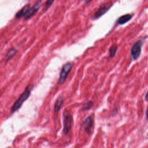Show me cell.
<instances>
[{
    "label": "cell",
    "instance_id": "cell-1",
    "mask_svg": "<svg viewBox=\"0 0 148 148\" xmlns=\"http://www.w3.org/2000/svg\"><path fill=\"white\" fill-rule=\"evenodd\" d=\"M31 94V90L28 87H27L25 90L22 92V94L20 95L18 99L16 101V102L13 103L12 106L11 107L10 111L12 113H14L18 110L20 107L22 106L23 103L28 98Z\"/></svg>",
    "mask_w": 148,
    "mask_h": 148
},
{
    "label": "cell",
    "instance_id": "cell-2",
    "mask_svg": "<svg viewBox=\"0 0 148 148\" xmlns=\"http://www.w3.org/2000/svg\"><path fill=\"white\" fill-rule=\"evenodd\" d=\"M72 66L73 64L71 62H66L62 66L60 74V77L58 80V84L59 85H62L65 82L68 74L72 68Z\"/></svg>",
    "mask_w": 148,
    "mask_h": 148
},
{
    "label": "cell",
    "instance_id": "cell-3",
    "mask_svg": "<svg viewBox=\"0 0 148 148\" xmlns=\"http://www.w3.org/2000/svg\"><path fill=\"white\" fill-rule=\"evenodd\" d=\"M142 45H143L142 40H138L136 42H135L132 45L131 49L130 54L133 60H136L140 57L141 54Z\"/></svg>",
    "mask_w": 148,
    "mask_h": 148
},
{
    "label": "cell",
    "instance_id": "cell-4",
    "mask_svg": "<svg viewBox=\"0 0 148 148\" xmlns=\"http://www.w3.org/2000/svg\"><path fill=\"white\" fill-rule=\"evenodd\" d=\"M113 3L111 1L106 2L100 5L97 10L94 13L92 18L94 19H97L105 14L112 6Z\"/></svg>",
    "mask_w": 148,
    "mask_h": 148
},
{
    "label": "cell",
    "instance_id": "cell-5",
    "mask_svg": "<svg viewBox=\"0 0 148 148\" xmlns=\"http://www.w3.org/2000/svg\"><path fill=\"white\" fill-rule=\"evenodd\" d=\"M72 124V117L68 111H65L63 113V133L67 134L71 128Z\"/></svg>",
    "mask_w": 148,
    "mask_h": 148
},
{
    "label": "cell",
    "instance_id": "cell-6",
    "mask_svg": "<svg viewBox=\"0 0 148 148\" xmlns=\"http://www.w3.org/2000/svg\"><path fill=\"white\" fill-rule=\"evenodd\" d=\"M41 5H42V1L39 0L37 2H36L32 7L29 8L26 13L24 16V19L28 20L31 18L32 16H34L36 13V12L39 10V8L41 6Z\"/></svg>",
    "mask_w": 148,
    "mask_h": 148
},
{
    "label": "cell",
    "instance_id": "cell-7",
    "mask_svg": "<svg viewBox=\"0 0 148 148\" xmlns=\"http://www.w3.org/2000/svg\"><path fill=\"white\" fill-rule=\"evenodd\" d=\"M93 125V119L91 116H88L86 117L82 123V127L84 130V131L87 133L90 134L91 129Z\"/></svg>",
    "mask_w": 148,
    "mask_h": 148
},
{
    "label": "cell",
    "instance_id": "cell-8",
    "mask_svg": "<svg viewBox=\"0 0 148 148\" xmlns=\"http://www.w3.org/2000/svg\"><path fill=\"white\" fill-rule=\"evenodd\" d=\"M132 16H133V15L131 14H130V13L122 15L120 17L118 18V19L116 21V23L119 25L124 24L127 23V22L130 21L131 20Z\"/></svg>",
    "mask_w": 148,
    "mask_h": 148
},
{
    "label": "cell",
    "instance_id": "cell-9",
    "mask_svg": "<svg viewBox=\"0 0 148 148\" xmlns=\"http://www.w3.org/2000/svg\"><path fill=\"white\" fill-rule=\"evenodd\" d=\"M63 102H64V98L62 96H60L56 100L55 104H54V110L55 113H58L59 112V110H60V109L62 105Z\"/></svg>",
    "mask_w": 148,
    "mask_h": 148
},
{
    "label": "cell",
    "instance_id": "cell-10",
    "mask_svg": "<svg viewBox=\"0 0 148 148\" xmlns=\"http://www.w3.org/2000/svg\"><path fill=\"white\" fill-rule=\"evenodd\" d=\"M17 50L14 48H12L11 49H10L5 54V59L6 61H8L9 60H10L11 58H12L17 53Z\"/></svg>",
    "mask_w": 148,
    "mask_h": 148
},
{
    "label": "cell",
    "instance_id": "cell-11",
    "mask_svg": "<svg viewBox=\"0 0 148 148\" xmlns=\"http://www.w3.org/2000/svg\"><path fill=\"white\" fill-rule=\"evenodd\" d=\"M29 6L28 5H25V6H24L21 10H20L16 14V16L15 17L17 18H19L23 16H24L25 15V14L26 13L27 11L28 10V8H29Z\"/></svg>",
    "mask_w": 148,
    "mask_h": 148
},
{
    "label": "cell",
    "instance_id": "cell-12",
    "mask_svg": "<svg viewBox=\"0 0 148 148\" xmlns=\"http://www.w3.org/2000/svg\"><path fill=\"white\" fill-rule=\"evenodd\" d=\"M117 50V46L116 44L113 45L109 49V57L110 58H113L116 53V51Z\"/></svg>",
    "mask_w": 148,
    "mask_h": 148
},
{
    "label": "cell",
    "instance_id": "cell-13",
    "mask_svg": "<svg viewBox=\"0 0 148 148\" xmlns=\"http://www.w3.org/2000/svg\"><path fill=\"white\" fill-rule=\"evenodd\" d=\"M93 106V102L92 101H88L84 103L82 106V110H87L90 109Z\"/></svg>",
    "mask_w": 148,
    "mask_h": 148
},
{
    "label": "cell",
    "instance_id": "cell-14",
    "mask_svg": "<svg viewBox=\"0 0 148 148\" xmlns=\"http://www.w3.org/2000/svg\"><path fill=\"white\" fill-rule=\"evenodd\" d=\"M54 0H47L46 3H45V10H47L53 4V3L54 2Z\"/></svg>",
    "mask_w": 148,
    "mask_h": 148
},
{
    "label": "cell",
    "instance_id": "cell-15",
    "mask_svg": "<svg viewBox=\"0 0 148 148\" xmlns=\"http://www.w3.org/2000/svg\"><path fill=\"white\" fill-rule=\"evenodd\" d=\"M146 120L148 121V106L146 109Z\"/></svg>",
    "mask_w": 148,
    "mask_h": 148
},
{
    "label": "cell",
    "instance_id": "cell-16",
    "mask_svg": "<svg viewBox=\"0 0 148 148\" xmlns=\"http://www.w3.org/2000/svg\"><path fill=\"white\" fill-rule=\"evenodd\" d=\"M145 99L146 101H148V91L147 92L146 95H145Z\"/></svg>",
    "mask_w": 148,
    "mask_h": 148
},
{
    "label": "cell",
    "instance_id": "cell-17",
    "mask_svg": "<svg viewBox=\"0 0 148 148\" xmlns=\"http://www.w3.org/2000/svg\"><path fill=\"white\" fill-rule=\"evenodd\" d=\"M83 1H84V2L85 3H87L90 2L91 0H83Z\"/></svg>",
    "mask_w": 148,
    "mask_h": 148
}]
</instances>
